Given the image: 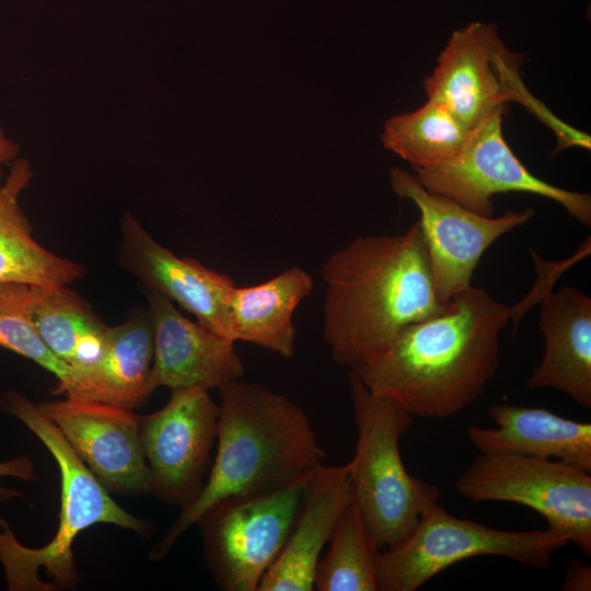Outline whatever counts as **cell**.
<instances>
[{
    "label": "cell",
    "mask_w": 591,
    "mask_h": 591,
    "mask_svg": "<svg viewBox=\"0 0 591 591\" xmlns=\"http://www.w3.org/2000/svg\"><path fill=\"white\" fill-rule=\"evenodd\" d=\"M512 308L471 286L440 314L406 327L376 359L351 368L375 396L412 416L443 419L475 402L499 366Z\"/></svg>",
    "instance_id": "cell-1"
},
{
    "label": "cell",
    "mask_w": 591,
    "mask_h": 591,
    "mask_svg": "<svg viewBox=\"0 0 591 591\" xmlns=\"http://www.w3.org/2000/svg\"><path fill=\"white\" fill-rule=\"evenodd\" d=\"M326 285L323 337L333 360L350 368L376 359L409 325L443 312L424 232L367 234L322 266Z\"/></svg>",
    "instance_id": "cell-2"
},
{
    "label": "cell",
    "mask_w": 591,
    "mask_h": 591,
    "mask_svg": "<svg viewBox=\"0 0 591 591\" xmlns=\"http://www.w3.org/2000/svg\"><path fill=\"white\" fill-rule=\"evenodd\" d=\"M218 392V448L209 475L198 497L182 508L153 546L151 560L165 557L219 500L277 490L310 474L325 457L308 415L287 396L241 379Z\"/></svg>",
    "instance_id": "cell-3"
},
{
    "label": "cell",
    "mask_w": 591,
    "mask_h": 591,
    "mask_svg": "<svg viewBox=\"0 0 591 591\" xmlns=\"http://www.w3.org/2000/svg\"><path fill=\"white\" fill-rule=\"evenodd\" d=\"M0 412L14 416L42 441L55 459L61 479L59 525L46 545L31 548L21 544L0 513V561L9 590L50 591L38 577L42 569L53 580L54 590L76 587L81 577L72 545L82 531L94 524H114L149 536L153 524L130 514L112 499L37 404L8 390L0 396Z\"/></svg>",
    "instance_id": "cell-4"
},
{
    "label": "cell",
    "mask_w": 591,
    "mask_h": 591,
    "mask_svg": "<svg viewBox=\"0 0 591 591\" xmlns=\"http://www.w3.org/2000/svg\"><path fill=\"white\" fill-rule=\"evenodd\" d=\"M349 387L357 429L349 461L354 502L375 544L385 548L413 530L421 514L439 502L440 491L412 476L403 463L399 441L413 416L373 395L352 370Z\"/></svg>",
    "instance_id": "cell-5"
},
{
    "label": "cell",
    "mask_w": 591,
    "mask_h": 591,
    "mask_svg": "<svg viewBox=\"0 0 591 591\" xmlns=\"http://www.w3.org/2000/svg\"><path fill=\"white\" fill-rule=\"evenodd\" d=\"M568 538L549 530L507 531L450 514L439 502L381 553L376 591H415L453 564L501 556L545 569Z\"/></svg>",
    "instance_id": "cell-6"
},
{
    "label": "cell",
    "mask_w": 591,
    "mask_h": 591,
    "mask_svg": "<svg viewBox=\"0 0 591 591\" xmlns=\"http://www.w3.org/2000/svg\"><path fill=\"white\" fill-rule=\"evenodd\" d=\"M312 472L270 493L221 499L197 519L206 564L221 590L257 591L292 530Z\"/></svg>",
    "instance_id": "cell-7"
},
{
    "label": "cell",
    "mask_w": 591,
    "mask_h": 591,
    "mask_svg": "<svg viewBox=\"0 0 591 591\" xmlns=\"http://www.w3.org/2000/svg\"><path fill=\"white\" fill-rule=\"evenodd\" d=\"M457 493L473 501L525 506L591 556V473L559 460L480 453L457 477Z\"/></svg>",
    "instance_id": "cell-8"
},
{
    "label": "cell",
    "mask_w": 591,
    "mask_h": 591,
    "mask_svg": "<svg viewBox=\"0 0 591 591\" xmlns=\"http://www.w3.org/2000/svg\"><path fill=\"white\" fill-rule=\"evenodd\" d=\"M520 61L501 42L495 23L471 22L452 33L425 79V91L428 100L443 105L468 130L511 101L552 120L526 91Z\"/></svg>",
    "instance_id": "cell-9"
},
{
    "label": "cell",
    "mask_w": 591,
    "mask_h": 591,
    "mask_svg": "<svg viewBox=\"0 0 591 591\" xmlns=\"http://www.w3.org/2000/svg\"><path fill=\"white\" fill-rule=\"evenodd\" d=\"M503 111L494 112L471 129L463 148L453 159L414 170L419 183L483 216H493V197L497 194L538 195L558 202L570 217L590 227V195L564 189L533 175L505 140Z\"/></svg>",
    "instance_id": "cell-10"
},
{
    "label": "cell",
    "mask_w": 591,
    "mask_h": 591,
    "mask_svg": "<svg viewBox=\"0 0 591 591\" xmlns=\"http://www.w3.org/2000/svg\"><path fill=\"white\" fill-rule=\"evenodd\" d=\"M219 405L200 386L171 390L160 410L139 416V433L157 499L184 508L205 486L217 439Z\"/></svg>",
    "instance_id": "cell-11"
},
{
    "label": "cell",
    "mask_w": 591,
    "mask_h": 591,
    "mask_svg": "<svg viewBox=\"0 0 591 591\" xmlns=\"http://www.w3.org/2000/svg\"><path fill=\"white\" fill-rule=\"evenodd\" d=\"M394 193L413 201L425 235L438 299L445 303L472 286L474 270L485 251L500 236L528 222L534 211L483 216L422 186L412 173L390 172Z\"/></svg>",
    "instance_id": "cell-12"
},
{
    "label": "cell",
    "mask_w": 591,
    "mask_h": 591,
    "mask_svg": "<svg viewBox=\"0 0 591 591\" xmlns=\"http://www.w3.org/2000/svg\"><path fill=\"white\" fill-rule=\"evenodd\" d=\"M37 406L108 493H150L139 415L134 409L72 397Z\"/></svg>",
    "instance_id": "cell-13"
},
{
    "label": "cell",
    "mask_w": 591,
    "mask_h": 591,
    "mask_svg": "<svg viewBox=\"0 0 591 591\" xmlns=\"http://www.w3.org/2000/svg\"><path fill=\"white\" fill-rule=\"evenodd\" d=\"M118 260L143 288L179 304L199 324L233 341L229 298L235 283L229 276L194 258L176 256L128 212L120 221Z\"/></svg>",
    "instance_id": "cell-14"
},
{
    "label": "cell",
    "mask_w": 591,
    "mask_h": 591,
    "mask_svg": "<svg viewBox=\"0 0 591 591\" xmlns=\"http://www.w3.org/2000/svg\"><path fill=\"white\" fill-rule=\"evenodd\" d=\"M143 293L153 333L152 391L159 386L218 390L244 375L234 341L188 320L161 293L147 288Z\"/></svg>",
    "instance_id": "cell-15"
},
{
    "label": "cell",
    "mask_w": 591,
    "mask_h": 591,
    "mask_svg": "<svg viewBox=\"0 0 591 591\" xmlns=\"http://www.w3.org/2000/svg\"><path fill=\"white\" fill-rule=\"evenodd\" d=\"M354 501L350 463L313 470L292 530L257 591H311L316 565L344 510Z\"/></svg>",
    "instance_id": "cell-16"
},
{
    "label": "cell",
    "mask_w": 591,
    "mask_h": 591,
    "mask_svg": "<svg viewBox=\"0 0 591 591\" xmlns=\"http://www.w3.org/2000/svg\"><path fill=\"white\" fill-rule=\"evenodd\" d=\"M538 326L544 354L526 386L558 390L591 408V298L575 287L546 289L540 297Z\"/></svg>",
    "instance_id": "cell-17"
},
{
    "label": "cell",
    "mask_w": 591,
    "mask_h": 591,
    "mask_svg": "<svg viewBox=\"0 0 591 591\" xmlns=\"http://www.w3.org/2000/svg\"><path fill=\"white\" fill-rule=\"evenodd\" d=\"M488 416L496 427L471 425L466 434L480 453L555 459L591 473V425L548 409L495 404Z\"/></svg>",
    "instance_id": "cell-18"
},
{
    "label": "cell",
    "mask_w": 591,
    "mask_h": 591,
    "mask_svg": "<svg viewBox=\"0 0 591 591\" xmlns=\"http://www.w3.org/2000/svg\"><path fill=\"white\" fill-rule=\"evenodd\" d=\"M153 333L148 310L108 327L99 360L73 374L66 397L135 409L153 392L150 385Z\"/></svg>",
    "instance_id": "cell-19"
},
{
    "label": "cell",
    "mask_w": 591,
    "mask_h": 591,
    "mask_svg": "<svg viewBox=\"0 0 591 591\" xmlns=\"http://www.w3.org/2000/svg\"><path fill=\"white\" fill-rule=\"evenodd\" d=\"M32 176L25 159L13 160L4 179L0 169V282L69 286L84 276V267L42 246L19 205Z\"/></svg>",
    "instance_id": "cell-20"
},
{
    "label": "cell",
    "mask_w": 591,
    "mask_h": 591,
    "mask_svg": "<svg viewBox=\"0 0 591 591\" xmlns=\"http://www.w3.org/2000/svg\"><path fill=\"white\" fill-rule=\"evenodd\" d=\"M313 289V278L299 266L255 286H234L229 298L233 341L254 344L281 357H291L297 337L293 314Z\"/></svg>",
    "instance_id": "cell-21"
},
{
    "label": "cell",
    "mask_w": 591,
    "mask_h": 591,
    "mask_svg": "<svg viewBox=\"0 0 591 591\" xmlns=\"http://www.w3.org/2000/svg\"><path fill=\"white\" fill-rule=\"evenodd\" d=\"M31 317L48 349L70 367L72 379L99 360L108 326L69 286H31Z\"/></svg>",
    "instance_id": "cell-22"
},
{
    "label": "cell",
    "mask_w": 591,
    "mask_h": 591,
    "mask_svg": "<svg viewBox=\"0 0 591 591\" xmlns=\"http://www.w3.org/2000/svg\"><path fill=\"white\" fill-rule=\"evenodd\" d=\"M468 134L470 130L443 105L428 100L413 112L389 118L381 141L385 149L418 170L453 159Z\"/></svg>",
    "instance_id": "cell-23"
},
{
    "label": "cell",
    "mask_w": 591,
    "mask_h": 591,
    "mask_svg": "<svg viewBox=\"0 0 591 591\" xmlns=\"http://www.w3.org/2000/svg\"><path fill=\"white\" fill-rule=\"evenodd\" d=\"M313 579L317 591H376L381 552L352 501L341 513Z\"/></svg>",
    "instance_id": "cell-24"
},
{
    "label": "cell",
    "mask_w": 591,
    "mask_h": 591,
    "mask_svg": "<svg viewBox=\"0 0 591 591\" xmlns=\"http://www.w3.org/2000/svg\"><path fill=\"white\" fill-rule=\"evenodd\" d=\"M0 347L21 355L58 379L56 391L67 394L72 371L42 340L31 317V285L0 282Z\"/></svg>",
    "instance_id": "cell-25"
},
{
    "label": "cell",
    "mask_w": 591,
    "mask_h": 591,
    "mask_svg": "<svg viewBox=\"0 0 591 591\" xmlns=\"http://www.w3.org/2000/svg\"><path fill=\"white\" fill-rule=\"evenodd\" d=\"M16 477L21 479H35L32 461L27 456H18L4 462H0V477ZM13 496H21L19 493L0 486V500H7Z\"/></svg>",
    "instance_id": "cell-26"
},
{
    "label": "cell",
    "mask_w": 591,
    "mask_h": 591,
    "mask_svg": "<svg viewBox=\"0 0 591 591\" xmlns=\"http://www.w3.org/2000/svg\"><path fill=\"white\" fill-rule=\"evenodd\" d=\"M563 590L566 591H590L591 590V567L578 560L568 564Z\"/></svg>",
    "instance_id": "cell-27"
},
{
    "label": "cell",
    "mask_w": 591,
    "mask_h": 591,
    "mask_svg": "<svg viewBox=\"0 0 591 591\" xmlns=\"http://www.w3.org/2000/svg\"><path fill=\"white\" fill-rule=\"evenodd\" d=\"M19 152V147L9 138L0 128V165L15 160Z\"/></svg>",
    "instance_id": "cell-28"
}]
</instances>
